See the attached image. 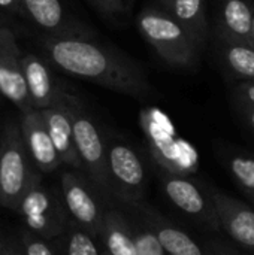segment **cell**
Wrapping results in <instances>:
<instances>
[{
    "instance_id": "9a60e30c",
    "label": "cell",
    "mask_w": 254,
    "mask_h": 255,
    "mask_svg": "<svg viewBox=\"0 0 254 255\" xmlns=\"http://www.w3.org/2000/svg\"><path fill=\"white\" fill-rule=\"evenodd\" d=\"M73 97L75 96H72L67 102L58 106L42 109L40 114L43 117L49 136L54 142V146L61 158V163L75 170H82V161L76 149L75 136H73V124H72V117L69 111V103Z\"/></svg>"
},
{
    "instance_id": "7a4b0ae2",
    "label": "cell",
    "mask_w": 254,
    "mask_h": 255,
    "mask_svg": "<svg viewBox=\"0 0 254 255\" xmlns=\"http://www.w3.org/2000/svg\"><path fill=\"white\" fill-rule=\"evenodd\" d=\"M40 182V172L33 163L19 124L4 128L0 139V205L16 211L24 194Z\"/></svg>"
},
{
    "instance_id": "5bb4252c",
    "label": "cell",
    "mask_w": 254,
    "mask_h": 255,
    "mask_svg": "<svg viewBox=\"0 0 254 255\" xmlns=\"http://www.w3.org/2000/svg\"><path fill=\"white\" fill-rule=\"evenodd\" d=\"M142 217V223L150 227V230L157 238L162 250L166 255H208L195 239H192L186 232L174 226L168 218L154 211L151 206L142 202L135 205Z\"/></svg>"
},
{
    "instance_id": "44dd1931",
    "label": "cell",
    "mask_w": 254,
    "mask_h": 255,
    "mask_svg": "<svg viewBox=\"0 0 254 255\" xmlns=\"http://www.w3.org/2000/svg\"><path fill=\"white\" fill-rule=\"evenodd\" d=\"M228 170L238 187L254 202V157L234 154L228 160Z\"/></svg>"
},
{
    "instance_id": "4316f807",
    "label": "cell",
    "mask_w": 254,
    "mask_h": 255,
    "mask_svg": "<svg viewBox=\"0 0 254 255\" xmlns=\"http://www.w3.org/2000/svg\"><path fill=\"white\" fill-rule=\"evenodd\" d=\"M0 16H21V0H0Z\"/></svg>"
},
{
    "instance_id": "9c48e42d",
    "label": "cell",
    "mask_w": 254,
    "mask_h": 255,
    "mask_svg": "<svg viewBox=\"0 0 254 255\" xmlns=\"http://www.w3.org/2000/svg\"><path fill=\"white\" fill-rule=\"evenodd\" d=\"M21 16L33 24L42 36L94 37L87 25L70 18L61 0H21Z\"/></svg>"
},
{
    "instance_id": "e0dca14e",
    "label": "cell",
    "mask_w": 254,
    "mask_h": 255,
    "mask_svg": "<svg viewBox=\"0 0 254 255\" xmlns=\"http://www.w3.org/2000/svg\"><path fill=\"white\" fill-rule=\"evenodd\" d=\"M253 10L246 0H222L220 31L225 40L253 45Z\"/></svg>"
},
{
    "instance_id": "603a6c76",
    "label": "cell",
    "mask_w": 254,
    "mask_h": 255,
    "mask_svg": "<svg viewBox=\"0 0 254 255\" xmlns=\"http://www.w3.org/2000/svg\"><path fill=\"white\" fill-rule=\"evenodd\" d=\"M135 232H136L138 255H166L148 226H145V229H139Z\"/></svg>"
},
{
    "instance_id": "f1b7e54d",
    "label": "cell",
    "mask_w": 254,
    "mask_h": 255,
    "mask_svg": "<svg viewBox=\"0 0 254 255\" xmlns=\"http://www.w3.org/2000/svg\"><path fill=\"white\" fill-rule=\"evenodd\" d=\"M6 255H24V253H22V250H21V247H19V244H18V245H10V247H7Z\"/></svg>"
},
{
    "instance_id": "d6a6232c",
    "label": "cell",
    "mask_w": 254,
    "mask_h": 255,
    "mask_svg": "<svg viewBox=\"0 0 254 255\" xmlns=\"http://www.w3.org/2000/svg\"><path fill=\"white\" fill-rule=\"evenodd\" d=\"M102 255H109V254H106V253H105V251L102 250Z\"/></svg>"
},
{
    "instance_id": "ffe728a7",
    "label": "cell",
    "mask_w": 254,
    "mask_h": 255,
    "mask_svg": "<svg viewBox=\"0 0 254 255\" xmlns=\"http://www.w3.org/2000/svg\"><path fill=\"white\" fill-rule=\"evenodd\" d=\"M223 60L231 72L238 78L254 82V46L241 42L225 40Z\"/></svg>"
},
{
    "instance_id": "d6986e66",
    "label": "cell",
    "mask_w": 254,
    "mask_h": 255,
    "mask_svg": "<svg viewBox=\"0 0 254 255\" xmlns=\"http://www.w3.org/2000/svg\"><path fill=\"white\" fill-rule=\"evenodd\" d=\"M60 255H102V247L94 236L70 221L66 232L51 241Z\"/></svg>"
},
{
    "instance_id": "6da1fadb",
    "label": "cell",
    "mask_w": 254,
    "mask_h": 255,
    "mask_svg": "<svg viewBox=\"0 0 254 255\" xmlns=\"http://www.w3.org/2000/svg\"><path fill=\"white\" fill-rule=\"evenodd\" d=\"M82 37L42 36L45 60L61 72L139 100L153 96L144 70L120 52Z\"/></svg>"
},
{
    "instance_id": "83f0119b",
    "label": "cell",
    "mask_w": 254,
    "mask_h": 255,
    "mask_svg": "<svg viewBox=\"0 0 254 255\" xmlns=\"http://www.w3.org/2000/svg\"><path fill=\"white\" fill-rule=\"evenodd\" d=\"M238 103V108L244 117V120L247 121V124L254 130V106H250L247 103H241V102H237Z\"/></svg>"
},
{
    "instance_id": "3957f363",
    "label": "cell",
    "mask_w": 254,
    "mask_h": 255,
    "mask_svg": "<svg viewBox=\"0 0 254 255\" xmlns=\"http://www.w3.org/2000/svg\"><path fill=\"white\" fill-rule=\"evenodd\" d=\"M138 28L168 64L192 67L196 63L198 45L168 10L144 9L138 16Z\"/></svg>"
},
{
    "instance_id": "8fae6325",
    "label": "cell",
    "mask_w": 254,
    "mask_h": 255,
    "mask_svg": "<svg viewBox=\"0 0 254 255\" xmlns=\"http://www.w3.org/2000/svg\"><path fill=\"white\" fill-rule=\"evenodd\" d=\"M220 229L237 244V247L254 255V208L228 196L226 193L210 188Z\"/></svg>"
},
{
    "instance_id": "4fadbf2b",
    "label": "cell",
    "mask_w": 254,
    "mask_h": 255,
    "mask_svg": "<svg viewBox=\"0 0 254 255\" xmlns=\"http://www.w3.org/2000/svg\"><path fill=\"white\" fill-rule=\"evenodd\" d=\"M21 133L25 148L40 173H52L63 163L49 136L40 111L31 109L21 117Z\"/></svg>"
},
{
    "instance_id": "7c38bea8",
    "label": "cell",
    "mask_w": 254,
    "mask_h": 255,
    "mask_svg": "<svg viewBox=\"0 0 254 255\" xmlns=\"http://www.w3.org/2000/svg\"><path fill=\"white\" fill-rule=\"evenodd\" d=\"M22 70L33 109L54 108L72 97L60 87L45 58L30 52L22 54Z\"/></svg>"
},
{
    "instance_id": "5b68a950",
    "label": "cell",
    "mask_w": 254,
    "mask_h": 255,
    "mask_svg": "<svg viewBox=\"0 0 254 255\" xmlns=\"http://www.w3.org/2000/svg\"><path fill=\"white\" fill-rule=\"evenodd\" d=\"M16 212L21 215L25 229L45 241L60 238L70 224V215L63 202L42 182L31 187L21 199Z\"/></svg>"
},
{
    "instance_id": "cb8c5ba5",
    "label": "cell",
    "mask_w": 254,
    "mask_h": 255,
    "mask_svg": "<svg viewBox=\"0 0 254 255\" xmlns=\"http://www.w3.org/2000/svg\"><path fill=\"white\" fill-rule=\"evenodd\" d=\"M204 248L208 255H243L234 245H231L222 239L208 241Z\"/></svg>"
},
{
    "instance_id": "484cf974",
    "label": "cell",
    "mask_w": 254,
    "mask_h": 255,
    "mask_svg": "<svg viewBox=\"0 0 254 255\" xmlns=\"http://www.w3.org/2000/svg\"><path fill=\"white\" fill-rule=\"evenodd\" d=\"M105 15H115L124 10V0H91Z\"/></svg>"
},
{
    "instance_id": "1f68e13d",
    "label": "cell",
    "mask_w": 254,
    "mask_h": 255,
    "mask_svg": "<svg viewBox=\"0 0 254 255\" xmlns=\"http://www.w3.org/2000/svg\"><path fill=\"white\" fill-rule=\"evenodd\" d=\"M253 45H254V13H253Z\"/></svg>"
},
{
    "instance_id": "7402d4cb",
    "label": "cell",
    "mask_w": 254,
    "mask_h": 255,
    "mask_svg": "<svg viewBox=\"0 0 254 255\" xmlns=\"http://www.w3.org/2000/svg\"><path fill=\"white\" fill-rule=\"evenodd\" d=\"M19 247L22 250L24 255H60L55 247L49 242L45 241L34 233L28 232L27 229L21 233L19 238Z\"/></svg>"
},
{
    "instance_id": "30bf717a",
    "label": "cell",
    "mask_w": 254,
    "mask_h": 255,
    "mask_svg": "<svg viewBox=\"0 0 254 255\" xmlns=\"http://www.w3.org/2000/svg\"><path fill=\"white\" fill-rule=\"evenodd\" d=\"M0 94L22 114L33 109L22 70V54L7 27H0Z\"/></svg>"
},
{
    "instance_id": "f546056e",
    "label": "cell",
    "mask_w": 254,
    "mask_h": 255,
    "mask_svg": "<svg viewBox=\"0 0 254 255\" xmlns=\"http://www.w3.org/2000/svg\"><path fill=\"white\" fill-rule=\"evenodd\" d=\"M163 6H165V10H169V7H171V1L172 0H159Z\"/></svg>"
},
{
    "instance_id": "ac0fdd59",
    "label": "cell",
    "mask_w": 254,
    "mask_h": 255,
    "mask_svg": "<svg viewBox=\"0 0 254 255\" xmlns=\"http://www.w3.org/2000/svg\"><path fill=\"white\" fill-rule=\"evenodd\" d=\"M168 12L186 28L199 48L207 36L205 0H172Z\"/></svg>"
},
{
    "instance_id": "2e32d148",
    "label": "cell",
    "mask_w": 254,
    "mask_h": 255,
    "mask_svg": "<svg viewBox=\"0 0 254 255\" xmlns=\"http://www.w3.org/2000/svg\"><path fill=\"white\" fill-rule=\"evenodd\" d=\"M97 241L106 254L138 255L136 232L118 209L106 208Z\"/></svg>"
},
{
    "instance_id": "ba28073f",
    "label": "cell",
    "mask_w": 254,
    "mask_h": 255,
    "mask_svg": "<svg viewBox=\"0 0 254 255\" xmlns=\"http://www.w3.org/2000/svg\"><path fill=\"white\" fill-rule=\"evenodd\" d=\"M160 181L166 197L174 206H177V209H180L187 217L205 223L214 230L220 229L217 211L214 208L210 191H205L192 179L168 170L162 173Z\"/></svg>"
},
{
    "instance_id": "277c9868",
    "label": "cell",
    "mask_w": 254,
    "mask_h": 255,
    "mask_svg": "<svg viewBox=\"0 0 254 255\" xmlns=\"http://www.w3.org/2000/svg\"><path fill=\"white\" fill-rule=\"evenodd\" d=\"M69 111L76 149L82 161V172H85V176L96 185L103 197H109L112 194L108 173V145L105 143L97 124L85 112L76 97L70 100Z\"/></svg>"
},
{
    "instance_id": "4dcf8cb0",
    "label": "cell",
    "mask_w": 254,
    "mask_h": 255,
    "mask_svg": "<svg viewBox=\"0 0 254 255\" xmlns=\"http://www.w3.org/2000/svg\"><path fill=\"white\" fill-rule=\"evenodd\" d=\"M6 250H7V247H4L3 242L0 241V255H6Z\"/></svg>"
},
{
    "instance_id": "52a82bcc",
    "label": "cell",
    "mask_w": 254,
    "mask_h": 255,
    "mask_svg": "<svg viewBox=\"0 0 254 255\" xmlns=\"http://www.w3.org/2000/svg\"><path fill=\"white\" fill-rule=\"evenodd\" d=\"M111 194L127 205H138L145 193V169L138 152L121 140L108 142Z\"/></svg>"
},
{
    "instance_id": "d4e9b609",
    "label": "cell",
    "mask_w": 254,
    "mask_h": 255,
    "mask_svg": "<svg viewBox=\"0 0 254 255\" xmlns=\"http://www.w3.org/2000/svg\"><path fill=\"white\" fill-rule=\"evenodd\" d=\"M234 96L237 102L247 103L250 106H254V82L252 81H243L238 84L234 90Z\"/></svg>"
},
{
    "instance_id": "8992f818",
    "label": "cell",
    "mask_w": 254,
    "mask_h": 255,
    "mask_svg": "<svg viewBox=\"0 0 254 255\" xmlns=\"http://www.w3.org/2000/svg\"><path fill=\"white\" fill-rule=\"evenodd\" d=\"M60 193L70 220L97 239L106 206L96 185L87 176L66 170L60 176Z\"/></svg>"
}]
</instances>
